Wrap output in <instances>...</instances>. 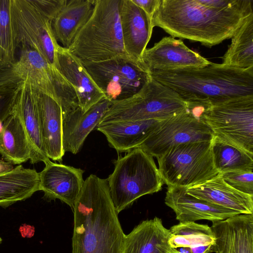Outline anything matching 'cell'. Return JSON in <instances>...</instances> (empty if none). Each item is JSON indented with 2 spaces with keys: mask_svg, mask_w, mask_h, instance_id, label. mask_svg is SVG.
<instances>
[{
  "mask_svg": "<svg viewBox=\"0 0 253 253\" xmlns=\"http://www.w3.org/2000/svg\"><path fill=\"white\" fill-rule=\"evenodd\" d=\"M150 72L153 79L177 93L188 108L253 95V68L240 69L211 62L201 68Z\"/></svg>",
  "mask_w": 253,
  "mask_h": 253,
  "instance_id": "obj_3",
  "label": "cell"
},
{
  "mask_svg": "<svg viewBox=\"0 0 253 253\" xmlns=\"http://www.w3.org/2000/svg\"><path fill=\"white\" fill-rule=\"evenodd\" d=\"M95 0H65L53 18L52 26L57 42L68 48L87 21Z\"/></svg>",
  "mask_w": 253,
  "mask_h": 253,
  "instance_id": "obj_25",
  "label": "cell"
},
{
  "mask_svg": "<svg viewBox=\"0 0 253 253\" xmlns=\"http://www.w3.org/2000/svg\"><path fill=\"white\" fill-rule=\"evenodd\" d=\"M45 165L39 172L40 190L46 199H59L73 209L84 184V170L50 161Z\"/></svg>",
  "mask_w": 253,
  "mask_h": 253,
  "instance_id": "obj_14",
  "label": "cell"
},
{
  "mask_svg": "<svg viewBox=\"0 0 253 253\" xmlns=\"http://www.w3.org/2000/svg\"><path fill=\"white\" fill-rule=\"evenodd\" d=\"M213 136L211 129L187 109L162 120L138 148L157 158L176 145L209 141Z\"/></svg>",
  "mask_w": 253,
  "mask_h": 253,
  "instance_id": "obj_12",
  "label": "cell"
},
{
  "mask_svg": "<svg viewBox=\"0 0 253 253\" xmlns=\"http://www.w3.org/2000/svg\"><path fill=\"white\" fill-rule=\"evenodd\" d=\"M185 190L197 198L240 214H253V196L230 187L220 173L204 183L185 188Z\"/></svg>",
  "mask_w": 253,
  "mask_h": 253,
  "instance_id": "obj_22",
  "label": "cell"
},
{
  "mask_svg": "<svg viewBox=\"0 0 253 253\" xmlns=\"http://www.w3.org/2000/svg\"><path fill=\"white\" fill-rule=\"evenodd\" d=\"M157 159L160 174L168 187L188 188L219 174L214 164L212 140L176 145Z\"/></svg>",
  "mask_w": 253,
  "mask_h": 253,
  "instance_id": "obj_8",
  "label": "cell"
},
{
  "mask_svg": "<svg viewBox=\"0 0 253 253\" xmlns=\"http://www.w3.org/2000/svg\"><path fill=\"white\" fill-rule=\"evenodd\" d=\"M111 102L104 97L84 112L79 106L63 116V146L65 153H78L90 132L100 123Z\"/></svg>",
  "mask_w": 253,
  "mask_h": 253,
  "instance_id": "obj_21",
  "label": "cell"
},
{
  "mask_svg": "<svg viewBox=\"0 0 253 253\" xmlns=\"http://www.w3.org/2000/svg\"><path fill=\"white\" fill-rule=\"evenodd\" d=\"M35 93L41 136L45 153L49 159L61 162L65 154L61 107L55 100L36 88Z\"/></svg>",
  "mask_w": 253,
  "mask_h": 253,
  "instance_id": "obj_20",
  "label": "cell"
},
{
  "mask_svg": "<svg viewBox=\"0 0 253 253\" xmlns=\"http://www.w3.org/2000/svg\"><path fill=\"white\" fill-rule=\"evenodd\" d=\"M198 118L219 139L253 153V95L202 107Z\"/></svg>",
  "mask_w": 253,
  "mask_h": 253,
  "instance_id": "obj_10",
  "label": "cell"
},
{
  "mask_svg": "<svg viewBox=\"0 0 253 253\" xmlns=\"http://www.w3.org/2000/svg\"><path fill=\"white\" fill-rule=\"evenodd\" d=\"M253 13V0H160L152 18L173 38L211 47L231 38Z\"/></svg>",
  "mask_w": 253,
  "mask_h": 253,
  "instance_id": "obj_1",
  "label": "cell"
},
{
  "mask_svg": "<svg viewBox=\"0 0 253 253\" xmlns=\"http://www.w3.org/2000/svg\"><path fill=\"white\" fill-rule=\"evenodd\" d=\"M73 210L72 253H122L125 234L107 179L88 176Z\"/></svg>",
  "mask_w": 253,
  "mask_h": 253,
  "instance_id": "obj_2",
  "label": "cell"
},
{
  "mask_svg": "<svg viewBox=\"0 0 253 253\" xmlns=\"http://www.w3.org/2000/svg\"><path fill=\"white\" fill-rule=\"evenodd\" d=\"M220 174L223 180L232 188L253 196V171H231Z\"/></svg>",
  "mask_w": 253,
  "mask_h": 253,
  "instance_id": "obj_32",
  "label": "cell"
},
{
  "mask_svg": "<svg viewBox=\"0 0 253 253\" xmlns=\"http://www.w3.org/2000/svg\"><path fill=\"white\" fill-rule=\"evenodd\" d=\"M14 168L12 163L0 160V174L10 171Z\"/></svg>",
  "mask_w": 253,
  "mask_h": 253,
  "instance_id": "obj_35",
  "label": "cell"
},
{
  "mask_svg": "<svg viewBox=\"0 0 253 253\" xmlns=\"http://www.w3.org/2000/svg\"><path fill=\"white\" fill-rule=\"evenodd\" d=\"M211 252L253 253V214H239L212 222Z\"/></svg>",
  "mask_w": 253,
  "mask_h": 253,
  "instance_id": "obj_15",
  "label": "cell"
},
{
  "mask_svg": "<svg viewBox=\"0 0 253 253\" xmlns=\"http://www.w3.org/2000/svg\"><path fill=\"white\" fill-rule=\"evenodd\" d=\"M162 120L114 121L99 124L95 128L106 137L110 147L118 152L138 148Z\"/></svg>",
  "mask_w": 253,
  "mask_h": 253,
  "instance_id": "obj_23",
  "label": "cell"
},
{
  "mask_svg": "<svg viewBox=\"0 0 253 253\" xmlns=\"http://www.w3.org/2000/svg\"><path fill=\"white\" fill-rule=\"evenodd\" d=\"M82 62L105 98L111 102L134 95L151 78L144 64L129 56L99 62Z\"/></svg>",
  "mask_w": 253,
  "mask_h": 253,
  "instance_id": "obj_11",
  "label": "cell"
},
{
  "mask_svg": "<svg viewBox=\"0 0 253 253\" xmlns=\"http://www.w3.org/2000/svg\"><path fill=\"white\" fill-rule=\"evenodd\" d=\"M26 81L61 106L63 116L79 105L74 89L60 71L36 50L21 47L18 60L0 69V86Z\"/></svg>",
  "mask_w": 253,
  "mask_h": 253,
  "instance_id": "obj_6",
  "label": "cell"
},
{
  "mask_svg": "<svg viewBox=\"0 0 253 253\" xmlns=\"http://www.w3.org/2000/svg\"><path fill=\"white\" fill-rule=\"evenodd\" d=\"M152 19L160 3V0H131Z\"/></svg>",
  "mask_w": 253,
  "mask_h": 253,
  "instance_id": "obj_34",
  "label": "cell"
},
{
  "mask_svg": "<svg viewBox=\"0 0 253 253\" xmlns=\"http://www.w3.org/2000/svg\"><path fill=\"white\" fill-rule=\"evenodd\" d=\"M107 179L110 196L119 213L140 197L160 191L164 183L153 157L142 149H133L114 162Z\"/></svg>",
  "mask_w": 253,
  "mask_h": 253,
  "instance_id": "obj_7",
  "label": "cell"
},
{
  "mask_svg": "<svg viewBox=\"0 0 253 253\" xmlns=\"http://www.w3.org/2000/svg\"><path fill=\"white\" fill-rule=\"evenodd\" d=\"M212 245H205L191 248V253H210L211 252Z\"/></svg>",
  "mask_w": 253,
  "mask_h": 253,
  "instance_id": "obj_36",
  "label": "cell"
},
{
  "mask_svg": "<svg viewBox=\"0 0 253 253\" xmlns=\"http://www.w3.org/2000/svg\"><path fill=\"white\" fill-rule=\"evenodd\" d=\"M2 241V239L0 237V244L1 243Z\"/></svg>",
  "mask_w": 253,
  "mask_h": 253,
  "instance_id": "obj_38",
  "label": "cell"
},
{
  "mask_svg": "<svg viewBox=\"0 0 253 253\" xmlns=\"http://www.w3.org/2000/svg\"><path fill=\"white\" fill-rule=\"evenodd\" d=\"M187 109V102L177 93L151 77L134 95L112 102L99 124L114 121L164 120Z\"/></svg>",
  "mask_w": 253,
  "mask_h": 253,
  "instance_id": "obj_9",
  "label": "cell"
},
{
  "mask_svg": "<svg viewBox=\"0 0 253 253\" xmlns=\"http://www.w3.org/2000/svg\"><path fill=\"white\" fill-rule=\"evenodd\" d=\"M39 173L19 165L0 174V206L6 208L39 191Z\"/></svg>",
  "mask_w": 253,
  "mask_h": 253,
  "instance_id": "obj_26",
  "label": "cell"
},
{
  "mask_svg": "<svg viewBox=\"0 0 253 253\" xmlns=\"http://www.w3.org/2000/svg\"><path fill=\"white\" fill-rule=\"evenodd\" d=\"M170 253H178L175 249L173 248L172 251Z\"/></svg>",
  "mask_w": 253,
  "mask_h": 253,
  "instance_id": "obj_37",
  "label": "cell"
},
{
  "mask_svg": "<svg viewBox=\"0 0 253 253\" xmlns=\"http://www.w3.org/2000/svg\"><path fill=\"white\" fill-rule=\"evenodd\" d=\"M20 84L0 86V121L4 122L11 114Z\"/></svg>",
  "mask_w": 253,
  "mask_h": 253,
  "instance_id": "obj_33",
  "label": "cell"
},
{
  "mask_svg": "<svg viewBox=\"0 0 253 253\" xmlns=\"http://www.w3.org/2000/svg\"><path fill=\"white\" fill-rule=\"evenodd\" d=\"M214 166L219 173L231 171H253V153L227 143L216 136L212 139Z\"/></svg>",
  "mask_w": 253,
  "mask_h": 253,
  "instance_id": "obj_29",
  "label": "cell"
},
{
  "mask_svg": "<svg viewBox=\"0 0 253 253\" xmlns=\"http://www.w3.org/2000/svg\"><path fill=\"white\" fill-rule=\"evenodd\" d=\"M165 202L174 211L179 222L202 219L213 222L240 214L197 198L188 194L185 188L182 187H168Z\"/></svg>",
  "mask_w": 253,
  "mask_h": 253,
  "instance_id": "obj_17",
  "label": "cell"
},
{
  "mask_svg": "<svg viewBox=\"0 0 253 253\" xmlns=\"http://www.w3.org/2000/svg\"><path fill=\"white\" fill-rule=\"evenodd\" d=\"M142 61L149 71H170L207 66L211 62L188 48L181 40L169 36L146 48Z\"/></svg>",
  "mask_w": 253,
  "mask_h": 253,
  "instance_id": "obj_13",
  "label": "cell"
},
{
  "mask_svg": "<svg viewBox=\"0 0 253 253\" xmlns=\"http://www.w3.org/2000/svg\"><path fill=\"white\" fill-rule=\"evenodd\" d=\"M171 248L212 245L214 236L211 227L195 222H179L169 229Z\"/></svg>",
  "mask_w": 253,
  "mask_h": 253,
  "instance_id": "obj_30",
  "label": "cell"
},
{
  "mask_svg": "<svg viewBox=\"0 0 253 253\" xmlns=\"http://www.w3.org/2000/svg\"><path fill=\"white\" fill-rule=\"evenodd\" d=\"M121 0H95L89 17L68 48L82 61L129 56L124 46L121 30Z\"/></svg>",
  "mask_w": 253,
  "mask_h": 253,
  "instance_id": "obj_4",
  "label": "cell"
},
{
  "mask_svg": "<svg viewBox=\"0 0 253 253\" xmlns=\"http://www.w3.org/2000/svg\"><path fill=\"white\" fill-rule=\"evenodd\" d=\"M231 39L222 57V64L240 69L253 68V13L244 20Z\"/></svg>",
  "mask_w": 253,
  "mask_h": 253,
  "instance_id": "obj_28",
  "label": "cell"
},
{
  "mask_svg": "<svg viewBox=\"0 0 253 253\" xmlns=\"http://www.w3.org/2000/svg\"><path fill=\"white\" fill-rule=\"evenodd\" d=\"M16 48L10 15V0H0V69L15 61Z\"/></svg>",
  "mask_w": 253,
  "mask_h": 253,
  "instance_id": "obj_31",
  "label": "cell"
},
{
  "mask_svg": "<svg viewBox=\"0 0 253 253\" xmlns=\"http://www.w3.org/2000/svg\"><path fill=\"white\" fill-rule=\"evenodd\" d=\"M170 237L160 218L142 221L125 235L122 253H170Z\"/></svg>",
  "mask_w": 253,
  "mask_h": 253,
  "instance_id": "obj_24",
  "label": "cell"
},
{
  "mask_svg": "<svg viewBox=\"0 0 253 253\" xmlns=\"http://www.w3.org/2000/svg\"><path fill=\"white\" fill-rule=\"evenodd\" d=\"M120 17L124 46L127 55L141 62L152 34V19L131 0H122Z\"/></svg>",
  "mask_w": 253,
  "mask_h": 253,
  "instance_id": "obj_16",
  "label": "cell"
},
{
  "mask_svg": "<svg viewBox=\"0 0 253 253\" xmlns=\"http://www.w3.org/2000/svg\"><path fill=\"white\" fill-rule=\"evenodd\" d=\"M57 69L73 87L79 106L84 112L105 97L82 61L60 44L57 51Z\"/></svg>",
  "mask_w": 253,
  "mask_h": 253,
  "instance_id": "obj_18",
  "label": "cell"
},
{
  "mask_svg": "<svg viewBox=\"0 0 253 253\" xmlns=\"http://www.w3.org/2000/svg\"><path fill=\"white\" fill-rule=\"evenodd\" d=\"M65 0H10V15L17 47L36 50L57 68L59 44L52 29L53 18Z\"/></svg>",
  "mask_w": 253,
  "mask_h": 253,
  "instance_id": "obj_5",
  "label": "cell"
},
{
  "mask_svg": "<svg viewBox=\"0 0 253 253\" xmlns=\"http://www.w3.org/2000/svg\"><path fill=\"white\" fill-rule=\"evenodd\" d=\"M0 154L12 164H20L30 159L26 133L19 118L12 111L0 132Z\"/></svg>",
  "mask_w": 253,
  "mask_h": 253,
  "instance_id": "obj_27",
  "label": "cell"
},
{
  "mask_svg": "<svg viewBox=\"0 0 253 253\" xmlns=\"http://www.w3.org/2000/svg\"><path fill=\"white\" fill-rule=\"evenodd\" d=\"M12 111L19 118L31 150L32 164L50 161L45 153L41 133L35 88L26 81L21 82Z\"/></svg>",
  "mask_w": 253,
  "mask_h": 253,
  "instance_id": "obj_19",
  "label": "cell"
}]
</instances>
